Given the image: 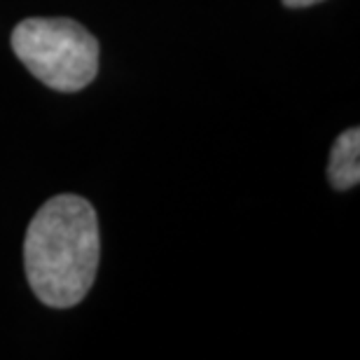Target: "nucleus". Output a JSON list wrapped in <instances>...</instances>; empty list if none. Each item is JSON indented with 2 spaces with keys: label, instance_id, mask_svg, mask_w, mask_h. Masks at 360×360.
<instances>
[{
  "label": "nucleus",
  "instance_id": "obj_1",
  "mask_svg": "<svg viewBox=\"0 0 360 360\" xmlns=\"http://www.w3.org/2000/svg\"><path fill=\"white\" fill-rule=\"evenodd\" d=\"M98 257V218L87 199L59 194L33 215L24 241V267L28 285L42 304H80L96 278Z\"/></svg>",
  "mask_w": 360,
  "mask_h": 360
},
{
  "label": "nucleus",
  "instance_id": "obj_2",
  "mask_svg": "<svg viewBox=\"0 0 360 360\" xmlns=\"http://www.w3.org/2000/svg\"><path fill=\"white\" fill-rule=\"evenodd\" d=\"M17 59L56 91H80L98 73V40L73 19L33 17L12 31Z\"/></svg>",
  "mask_w": 360,
  "mask_h": 360
},
{
  "label": "nucleus",
  "instance_id": "obj_3",
  "mask_svg": "<svg viewBox=\"0 0 360 360\" xmlns=\"http://www.w3.org/2000/svg\"><path fill=\"white\" fill-rule=\"evenodd\" d=\"M328 178L335 190H351L360 180V129H347L330 153Z\"/></svg>",
  "mask_w": 360,
  "mask_h": 360
},
{
  "label": "nucleus",
  "instance_id": "obj_4",
  "mask_svg": "<svg viewBox=\"0 0 360 360\" xmlns=\"http://www.w3.org/2000/svg\"><path fill=\"white\" fill-rule=\"evenodd\" d=\"M319 3H323V0H283L285 7H295V10H300V7H311Z\"/></svg>",
  "mask_w": 360,
  "mask_h": 360
}]
</instances>
